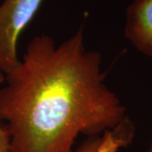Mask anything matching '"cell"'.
Wrapping results in <instances>:
<instances>
[{"instance_id": "1", "label": "cell", "mask_w": 152, "mask_h": 152, "mask_svg": "<svg viewBox=\"0 0 152 152\" xmlns=\"http://www.w3.org/2000/svg\"><path fill=\"white\" fill-rule=\"evenodd\" d=\"M102 57L87 50L84 28L56 45L36 36L0 89V123L10 152H73L80 135L101 136L127 116L106 83Z\"/></svg>"}, {"instance_id": "4", "label": "cell", "mask_w": 152, "mask_h": 152, "mask_svg": "<svg viewBox=\"0 0 152 152\" xmlns=\"http://www.w3.org/2000/svg\"><path fill=\"white\" fill-rule=\"evenodd\" d=\"M134 134V124L127 115L113 129L102 135L100 145L95 152H118L130 145Z\"/></svg>"}, {"instance_id": "7", "label": "cell", "mask_w": 152, "mask_h": 152, "mask_svg": "<svg viewBox=\"0 0 152 152\" xmlns=\"http://www.w3.org/2000/svg\"><path fill=\"white\" fill-rule=\"evenodd\" d=\"M5 81V75L4 73L2 71V69H0V85L4 84Z\"/></svg>"}, {"instance_id": "5", "label": "cell", "mask_w": 152, "mask_h": 152, "mask_svg": "<svg viewBox=\"0 0 152 152\" xmlns=\"http://www.w3.org/2000/svg\"><path fill=\"white\" fill-rule=\"evenodd\" d=\"M102 136L87 137V139L79 146L75 152H95L100 145Z\"/></svg>"}, {"instance_id": "2", "label": "cell", "mask_w": 152, "mask_h": 152, "mask_svg": "<svg viewBox=\"0 0 152 152\" xmlns=\"http://www.w3.org/2000/svg\"><path fill=\"white\" fill-rule=\"evenodd\" d=\"M42 1L4 0L0 4V69L4 75L19 64V37L32 20Z\"/></svg>"}, {"instance_id": "8", "label": "cell", "mask_w": 152, "mask_h": 152, "mask_svg": "<svg viewBox=\"0 0 152 152\" xmlns=\"http://www.w3.org/2000/svg\"><path fill=\"white\" fill-rule=\"evenodd\" d=\"M146 152H152V139L151 141V144H150V146L148 148V150H147Z\"/></svg>"}, {"instance_id": "6", "label": "cell", "mask_w": 152, "mask_h": 152, "mask_svg": "<svg viewBox=\"0 0 152 152\" xmlns=\"http://www.w3.org/2000/svg\"><path fill=\"white\" fill-rule=\"evenodd\" d=\"M0 152H10V134L3 123H0Z\"/></svg>"}, {"instance_id": "3", "label": "cell", "mask_w": 152, "mask_h": 152, "mask_svg": "<svg viewBox=\"0 0 152 152\" xmlns=\"http://www.w3.org/2000/svg\"><path fill=\"white\" fill-rule=\"evenodd\" d=\"M124 36L137 51L152 58V0H134L128 6Z\"/></svg>"}]
</instances>
